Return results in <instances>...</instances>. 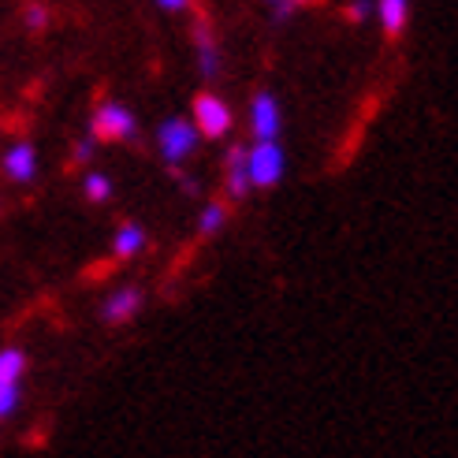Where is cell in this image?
Masks as SVG:
<instances>
[{"instance_id": "2e32d148", "label": "cell", "mask_w": 458, "mask_h": 458, "mask_svg": "<svg viewBox=\"0 0 458 458\" xmlns=\"http://www.w3.org/2000/svg\"><path fill=\"white\" fill-rule=\"evenodd\" d=\"M22 403V392H19V384H8V387H0V421L12 418L15 410Z\"/></svg>"}, {"instance_id": "e0dca14e", "label": "cell", "mask_w": 458, "mask_h": 458, "mask_svg": "<svg viewBox=\"0 0 458 458\" xmlns=\"http://www.w3.org/2000/svg\"><path fill=\"white\" fill-rule=\"evenodd\" d=\"M94 149H98V139H94V134H82V139L75 142V149H72V160H75V165H89Z\"/></svg>"}, {"instance_id": "8fae6325", "label": "cell", "mask_w": 458, "mask_h": 458, "mask_svg": "<svg viewBox=\"0 0 458 458\" xmlns=\"http://www.w3.org/2000/svg\"><path fill=\"white\" fill-rule=\"evenodd\" d=\"M194 38H198V64H201V75H205V79H216V72H220V49H216L213 34L205 30V22H198V27H194Z\"/></svg>"}, {"instance_id": "5b68a950", "label": "cell", "mask_w": 458, "mask_h": 458, "mask_svg": "<svg viewBox=\"0 0 458 458\" xmlns=\"http://www.w3.org/2000/svg\"><path fill=\"white\" fill-rule=\"evenodd\" d=\"M280 101L272 89H261V94L250 101V131H254V142H272L280 139Z\"/></svg>"}, {"instance_id": "30bf717a", "label": "cell", "mask_w": 458, "mask_h": 458, "mask_svg": "<svg viewBox=\"0 0 458 458\" xmlns=\"http://www.w3.org/2000/svg\"><path fill=\"white\" fill-rule=\"evenodd\" d=\"M373 15L380 19L387 38H399L410 22V0H373Z\"/></svg>"}, {"instance_id": "8992f818", "label": "cell", "mask_w": 458, "mask_h": 458, "mask_svg": "<svg viewBox=\"0 0 458 458\" xmlns=\"http://www.w3.org/2000/svg\"><path fill=\"white\" fill-rule=\"evenodd\" d=\"M142 306H146V291L134 284H123L101 302V320L105 325H127V320L139 317Z\"/></svg>"}, {"instance_id": "d6986e66", "label": "cell", "mask_w": 458, "mask_h": 458, "mask_svg": "<svg viewBox=\"0 0 458 458\" xmlns=\"http://www.w3.org/2000/svg\"><path fill=\"white\" fill-rule=\"evenodd\" d=\"M165 12H182V8H191V0H157Z\"/></svg>"}, {"instance_id": "52a82bcc", "label": "cell", "mask_w": 458, "mask_h": 458, "mask_svg": "<svg viewBox=\"0 0 458 458\" xmlns=\"http://www.w3.org/2000/svg\"><path fill=\"white\" fill-rule=\"evenodd\" d=\"M0 168H4V175L12 182H19V187H27V182H34L38 168H41V160H38V146L27 142V139H19L4 149V157H0Z\"/></svg>"}, {"instance_id": "9a60e30c", "label": "cell", "mask_w": 458, "mask_h": 458, "mask_svg": "<svg viewBox=\"0 0 458 458\" xmlns=\"http://www.w3.org/2000/svg\"><path fill=\"white\" fill-rule=\"evenodd\" d=\"M22 22H27V30H34V34L49 30V8H45V4H27V12H22Z\"/></svg>"}, {"instance_id": "6da1fadb", "label": "cell", "mask_w": 458, "mask_h": 458, "mask_svg": "<svg viewBox=\"0 0 458 458\" xmlns=\"http://www.w3.org/2000/svg\"><path fill=\"white\" fill-rule=\"evenodd\" d=\"M246 175H250V191H272L280 187V179L287 175V153L280 139L272 142H254L246 146Z\"/></svg>"}, {"instance_id": "5bb4252c", "label": "cell", "mask_w": 458, "mask_h": 458, "mask_svg": "<svg viewBox=\"0 0 458 458\" xmlns=\"http://www.w3.org/2000/svg\"><path fill=\"white\" fill-rule=\"evenodd\" d=\"M82 194H86V201L105 205V201H112L116 187H112V179H108L105 172H86V175H82Z\"/></svg>"}, {"instance_id": "7c38bea8", "label": "cell", "mask_w": 458, "mask_h": 458, "mask_svg": "<svg viewBox=\"0 0 458 458\" xmlns=\"http://www.w3.org/2000/svg\"><path fill=\"white\" fill-rule=\"evenodd\" d=\"M27 351L22 347H4L0 351V387H8V384H19L22 377H27Z\"/></svg>"}, {"instance_id": "ba28073f", "label": "cell", "mask_w": 458, "mask_h": 458, "mask_svg": "<svg viewBox=\"0 0 458 458\" xmlns=\"http://www.w3.org/2000/svg\"><path fill=\"white\" fill-rule=\"evenodd\" d=\"M224 187L232 201H242L250 194V175H246V146H232L224 157Z\"/></svg>"}, {"instance_id": "7a4b0ae2", "label": "cell", "mask_w": 458, "mask_h": 458, "mask_svg": "<svg viewBox=\"0 0 458 458\" xmlns=\"http://www.w3.org/2000/svg\"><path fill=\"white\" fill-rule=\"evenodd\" d=\"M198 142H201V134H198V127L187 116H168L165 123L157 127V153L172 168L182 165V160H191Z\"/></svg>"}, {"instance_id": "4fadbf2b", "label": "cell", "mask_w": 458, "mask_h": 458, "mask_svg": "<svg viewBox=\"0 0 458 458\" xmlns=\"http://www.w3.org/2000/svg\"><path fill=\"white\" fill-rule=\"evenodd\" d=\"M224 224H227V205L224 201H209L205 209L198 213V235L201 239H213L224 232Z\"/></svg>"}, {"instance_id": "277c9868", "label": "cell", "mask_w": 458, "mask_h": 458, "mask_svg": "<svg viewBox=\"0 0 458 458\" xmlns=\"http://www.w3.org/2000/svg\"><path fill=\"white\" fill-rule=\"evenodd\" d=\"M191 123L198 127L201 139L216 142V139H224V134L235 127V116H232V105H227L224 98H216L213 89H205V94L194 98V116H191Z\"/></svg>"}, {"instance_id": "9c48e42d", "label": "cell", "mask_w": 458, "mask_h": 458, "mask_svg": "<svg viewBox=\"0 0 458 458\" xmlns=\"http://www.w3.org/2000/svg\"><path fill=\"white\" fill-rule=\"evenodd\" d=\"M146 246H149V232H146L142 224H134V220L120 224V227H116V235H112V254H116L120 261L139 258Z\"/></svg>"}, {"instance_id": "3957f363", "label": "cell", "mask_w": 458, "mask_h": 458, "mask_svg": "<svg viewBox=\"0 0 458 458\" xmlns=\"http://www.w3.org/2000/svg\"><path fill=\"white\" fill-rule=\"evenodd\" d=\"M94 134L98 142H134L139 139V116L123 101H101L94 112Z\"/></svg>"}, {"instance_id": "ac0fdd59", "label": "cell", "mask_w": 458, "mask_h": 458, "mask_svg": "<svg viewBox=\"0 0 458 458\" xmlns=\"http://www.w3.org/2000/svg\"><path fill=\"white\" fill-rule=\"evenodd\" d=\"M369 15H373V0H351V19L365 22Z\"/></svg>"}]
</instances>
